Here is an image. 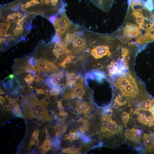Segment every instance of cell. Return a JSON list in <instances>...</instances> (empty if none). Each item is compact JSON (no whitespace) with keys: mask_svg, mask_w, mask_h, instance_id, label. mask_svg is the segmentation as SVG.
Segmentation results:
<instances>
[{"mask_svg":"<svg viewBox=\"0 0 154 154\" xmlns=\"http://www.w3.org/2000/svg\"><path fill=\"white\" fill-rule=\"evenodd\" d=\"M114 84L118 94L132 107H137L151 97L132 70L117 77Z\"/></svg>","mask_w":154,"mask_h":154,"instance_id":"obj_1","label":"cell"},{"mask_svg":"<svg viewBox=\"0 0 154 154\" xmlns=\"http://www.w3.org/2000/svg\"><path fill=\"white\" fill-rule=\"evenodd\" d=\"M112 116V113H102L99 135L101 139L111 140V144L116 147L122 143L124 132L121 124L115 117L113 119Z\"/></svg>","mask_w":154,"mask_h":154,"instance_id":"obj_2","label":"cell"},{"mask_svg":"<svg viewBox=\"0 0 154 154\" xmlns=\"http://www.w3.org/2000/svg\"><path fill=\"white\" fill-rule=\"evenodd\" d=\"M129 123L131 127L143 131H154V115L151 111L146 110L138 106L133 109Z\"/></svg>","mask_w":154,"mask_h":154,"instance_id":"obj_3","label":"cell"},{"mask_svg":"<svg viewBox=\"0 0 154 154\" xmlns=\"http://www.w3.org/2000/svg\"><path fill=\"white\" fill-rule=\"evenodd\" d=\"M115 31L124 42L131 41L143 35L141 30L135 25L124 21Z\"/></svg>","mask_w":154,"mask_h":154,"instance_id":"obj_4","label":"cell"},{"mask_svg":"<svg viewBox=\"0 0 154 154\" xmlns=\"http://www.w3.org/2000/svg\"><path fill=\"white\" fill-rule=\"evenodd\" d=\"M144 133L140 129L132 127L128 128L124 133L123 141L125 144L138 148L142 146Z\"/></svg>","mask_w":154,"mask_h":154,"instance_id":"obj_5","label":"cell"},{"mask_svg":"<svg viewBox=\"0 0 154 154\" xmlns=\"http://www.w3.org/2000/svg\"><path fill=\"white\" fill-rule=\"evenodd\" d=\"M48 103H47L44 99L41 100H37L31 106L30 113L27 117H30V118L35 117L40 114L44 110Z\"/></svg>","mask_w":154,"mask_h":154,"instance_id":"obj_6","label":"cell"},{"mask_svg":"<svg viewBox=\"0 0 154 154\" xmlns=\"http://www.w3.org/2000/svg\"><path fill=\"white\" fill-rule=\"evenodd\" d=\"M85 93L83 84L81 81L78 82L74 88L71 89L70 92L65 94L64 99L76 98H81Z\"/></svg>","mask_w":154,"mask_h":154,"instance_id":"obj_7","label":"cell"},{"mask_svg":"<svg viewBox=\"0 0 154 154\" xmlns=\"http://www.w3.org/2000/svg\"><path fill=\"white\" fill-rule=\"evenodd\" d=\"M143 149L146 153H154V134L151 133H144L143 139Z\"/></svg>","mask_w":154,"mask_h":154,"instance_id":"obj_8","label":"cell"},{"mask_svg":"<svg viewBox=\"0 0 154 154\" xmlns=\"http://www.w3.org/2000/svg\"><path fill=\"white\" fill-rule=\"evenodd\" d=\"M97 7L106 13L110 10L114 0H90Z\"/></svg>","mask_w":154,"mask_h":154,"instance_id":"obj_9","label":"cell"},{"mask_svg":"<svg viewBox=\"0 0 154 154\" xmlns=\"http://www.w3.org/2000/svg\"><path fill=\"white\" fill-rule=\"evenodd\" d=\"M135 42L139 46H144L147 44L154 41V33H145L135 39Z\"/></svg>","mask_w":154,"mask_h":154,"instance_id":"obj_10","label":"cell"},{"mask_svg":"<svg viewBox=\"0 0 154 154\" xmlns=\"http://www.w3.org/2000/svg\"><path fill=\"white\" fill-rule=\"evenodd\" d=\"M76 110L79 113L85 114H89L90 112V106L85 102H79L77 103Z\"/></svg>","mask_w":154,"mask_h":154,"instance_id":"obj_11","label":"cell"},{"mask_svg":"<svg viewBox=\"0 0 154 154\" xmlns=\"http://www.w3.org/2000/svg\"><path fill=\"white\" fill-rule=\"evenodd\" d=\"M79 124V129L82 133H86L90 128V123L88 120L80 119L78 121Z\"/></svg>","mask_w":154,"mask_h":154,"instance_id":"obj_12","label":"cell"},{"mask_svg":"<svg viewBox=\"0 0 154 154\" xmlns=\"http://www.w3.org/2000/svg\"><path fill=\"white\" fill-rule=\"evenodd\" d=\"M66 84L71 86L74 84L78 78V76L74 72L68 73L66 75Z\"/></svg>","mask_w":154,"mask_h":154,"instance_id":"obj_13","label":"cell"},{"mask_svg":"<svg viewBox=\"0 0 154 154\" xmlns=\"http://www.w3.org/2000/svg\"><path fill=\"white\" fill-rule=\"evenodd\" d=\"M81 147L77 149L76 145L74 144L72 145L70 147L65 148L63 149L62 152L69 154H78L81 150Z\"/></svg>","mask_w":154,"mask_h":154,"instance_id":"obj_14","label":"cell"},{"mask_svg":"<svg viewBox=\"0 0 154 154\" xmlns=\"http://www.w3.org/2000/svg\"><path fill=\"white\" fill-rule=\"evenodd\" d=\"M54 112H55L53 110L51 111L48 110L47 109L45 110L40 114L42 119L43 121L50 120L51 117Z\"/></svg>","mask_w":154,"mask_h":154,"instance_id":"obj_15","label":"cell"},{"mask_svg":"<svg viewBox=\"0 0 154 154\" xmlns=\"http://www.w3.org/2000/svg\"><path fill=\"white\" fill-rule=\"evenodd\" d=\"M55 134L57 136H60L64 133L66 130V125L62 126L59 124H56L53 127Z\"/></svg>","mask_w":154,"mask_h":154,"instance_id":"obj_16","label":"cell"},{"mask_svg":"<svg viewBox=\"0 0 154 154\" xmlns=\"http://www.w3.org/2000/svg\"><path fill=\"white\" fill-rule=\"evenodd\" d=\"M64 73L62 71H59L56 73L51 74V76L55 82L56 83H59L63 77Z\"/></svg>","mask_w":154,"mask_h":154,"instance_id":"obj_17","label":"cell"},{"mask_svg":"<svg viewBox=\"0 0 154 154\" xmlns=\"http://www.w3.org/2000/svg\"><path fill=\"white\" fill-rule=\"evenodd\" d=\"M0 35L1 36L7 37L8 36L6 33L9 28L10 25L9 23H1Z\"/></svg>","mask_w":154,"mask_h":154,"instance_id":"obj_18","label":"cell"},{"mask_svg":"<svg viewBox=\"0 0 154 154\" xmlns=\"http://www.w3.org/2000/svg\"><path fill=\"white\" fill-rule=\"evenodd\" d=\"M79 137L76 133L70 131L68 134L65 135V136L64 137V139H68L71 141H72L74 140L78 139Z\"/></svg>","mask_w":154,"mask_h":154,"instance_id":"obj_19","label":"cell"},{"mask_svg":"<svg viewBox=\"0 0 154 154\" xmlns=\"http://www.w3.org/2000/svg\"><path fill=\"white\" fill-rule=\"evenodd\" d=\"M73 57L74 56L72 55H68L63 61L60 63V65L62 67L64 68L65 67L67 64L70 63L72 62V59Z\"/></svg>","mask_w":154,"mask_h":154,"instance_id":"obj_20","label":"cell"},{"mask_svg":"<svg viewBox=\"0 0 154 154\" xmlns=\"http://www.w3.org/2000/svg\"><path fill=\"white\" fill-rule=\"evenodd\" d=\"M145 5L149 11H152L154 10V0H145Z\"/></svg>","mask_w":154,"mask_h":154,"instance_id":"obj_21","label":"cell"},{"mask_svg":"<svg viewBox=\"0 0 154 154\" xmlns=\"http://www.w3.org/2000/svg\"><path fill=\"white\" fill-rule=\"evenodd\" d=\"M154 33V21L149 23L145 29L143 34Z\"/></svg>","mask_w":154,"mask_h":154,"instance_id":"obj_22","label":"cell"},{"mask_svg":"<svg viewBox=\"0 0 154 154\" xmlns=\"http://www.w3.org/2000/svg\"><path fill=\"white\" fill-rule=\"evenodd\" d=\"M28 64L32 67H35L37 63V60L33 57H31L28 58L27 61Z\"/></svg>","mask_w":154,"mask_h":154,"instance_id":"obj_23","label":"cell"},{"mask_svg":"<svg viewBox=\"0 0 154 154\" xmlns=\"http://www.w3.org/2000/svg\"><path fill=\"white\" fill-rule=\"evenodd\" d=\"M43 148L47 151L52 148V143L50 141L45 140L44 142L42 145Z\"/></svg>","mask_w":154,"mask_h":154,"instance_id":"obj_24","label":"cell"},{"mask_svg":"<svg viewBox=\"0 0 154 154\" xmlns=\"http://www.w3.org/2000/svg\"><path fill=\"white\" fill-rule=\"evenodd\" d=\"M52 147L53 148H56L59 145L60 141L58 138L56 137L51 140Z\"/></svg>","mask_w":154,"mask_h":154,"instance_id":"obj_25","label":"cell"},{"mask_svg":"<svg viewBox=\"0 0 154 154\" xmlns=\"http://www.w3.org/2000/svg\"><path fill=\"white\" fill-rule=\"evenodd\" d=\"M97 77V79L99 81H101L105 77L104 73L99 71H95L93 72Z\"/></svg>","mask_w":154,"mask_h":154,"instance_id":"obj_26","label":"cell"},{"mask_svg":"<svg viewBox=\"0 0 154 154\" xmlns=\"http://www.w3.org/2000/svg\"><path fill=\"white\" fill-rule=\"evenodd\" d=\"M37 141H38V138L35 135L32 134L31 137V141L29 143V146L36 144V142Z\"/></svg>","mask_w":154,"mask_h":154,"instance_id":"obj_27","label":"cell"},{"mask_svg":"<svg viewBox=\"0 0 154 154\" xmlns=\"http://www.w3.org/2000/svg\"><path fill=\"white\" fill-rule=\"evenodd\" d=\"M37 71L36 74L33 77L34 81L37 83H39L41 81L40 75Z\"/></svg>","mask_w":154,"mask_h":154,"instance_id":"obj_28","label":"cell"},{"mask_svg":"<svg viewBox=\"0 0 154 154\" xmlns=\"http://www.w3.org/2000/svg\"><path fill=\"white\" fill-rule=\"evenodd\" d=\"M58 103V111L60 112H64V108L62 106L61 102V100L57 101Z\"/></svg>","mask_w":154,"mask_h":154,"instance_id":"obj_29","label":"cell"},{"mask_svg":"<svg viewBox=\"0 0 154 154\" xmlns=\"http://www.w3.org/2000/svg\"><path fill=\"white\" fill-rule=\"evenodd\" d=\"M81 137H82V139L84 142H88L90 141V138L86 135L83 134Z\"/></svg>","mask_w":154,"mask_h":154,"instance_id":"obj_30","label":"cell"},{"mask_svg":"<svg viewBox=\"0 0 154 154\" xmlns=\"http://www.w3.org/2000/svg\"><path fill=\"white\" fill-rule=\"evenodd\" d=\"M43 94L46 96L50 95V91L48 89H42Z\"/></svg>","mask_w":154,"mask_h":154,"instance_id":"obj_31","label":"cell"},{"mask_svg":"<svg viewBox=\"0 0 154 154\" xmlns=\"http://www.w3.org/2000/svg\"><path fill=\"white\" fill-rule=\"evenodd\" d=\"M31 92L32 94L34 95H37L39 94L38 89V88H33Z\"/></svg>","mask_w":154,"mask_h":154,"instance_id":"obj_32","label":"cell"},{"mask_svg":"<svg viewBox=\"0 0 154 154\" xmlns=\"http://www.w3.org/2000/svg\"><path fill=\"white\" fill-rule=\"evenodd\" d=\"M16 16L14 14H11L8 15L7 16V19H9L14 20Z\"/></svg>","mask_w":154,"mask_h":154,"instance_id":"obj_33","label":"cell"},{"mask_svg":"<svg viewBox=\"0 0 154 154\" xmlns=\"http://www.w3.org/2000/svg\"><path fill=\"white\" fill-rule=\"evenodd\" d=\"M48 72V70L47 69L45 68H41L40 70V74L42 73H46Z\"/></svg>","mask_w":154,"mask_h":154,"instance_id":"obj_34","label":"cell"},{"mask_svg":"<svg viewBox=\"0 0 154 154\" xmlns=\"http://www.w3.org/2000/svg\"><path fill=\"white\" fill-rule=\"evenodd\" d=\"M39 133V130L38 129H37V130L34 131L33 133V134L35 135L37 137V138H38V135Z\"/></svg>","mask_w":154,"mask_h":154,"instance_id":"obj_35","label":"cell"},{"mask_svg":"<svg viewBox=\"0 0 154 154\" xmlns=\"http://www.w3.org/2000/svg\"><path fill=\"white\" fill-rule=\"evenodd\" d=\"M0 103L2 105L4 104L5 101L3 97L0 96Z\"/></svg>","mask_w":154,"mask_h":154,"instance_id":"obj_36","label":"cell"},{"mask_svg":"<svg viewBox=\"0 0 154 154\" xmlns=\"http://www.w3.org/2000/svg\"><path fill=\"white\" fill-rule=\"evenodd\" d=\"M13 13L17 17L19 18H21L22 16V15L21 13L18 11L14 12Z\"/></svg>","mask_w":154,"mask_h":154,"instance_id":"obj_37","label":"cell"},{"mask_svg":"<svg viewBox=\"0 0 154 154\" xmlns=\"http://www.w3.org/2000/svg\"><path fill=\"white\" fill-rule=\"evenodd\" d=\"M24 98V97L21 95L19 96L17 98H16V99L17 101H22L23 100Z\"/></svg>","mask_w":154,"mask_h":154,"instance_id":"obj_38","label":"cell"},{"mask_svg":"<svg viewBox=\"0 0 154 154\" xmlns=\"http://www.w3.org/2000/svg\"><path fill=\"white\" fill-rule=\"evenodd\" d=\"M26 76L28 78L29 80H31L33 81L34 80V77L30 74H27Z\"/></svg>","mask_w":154,"mask_h":154,"instance_id":"obj_39","label":"cell"},{"mask_svg":"<svg viewBox=\"0 0 154 154\" xmlns=\"http://www.w3.org/2000/svg\"><path fill=\"white\" fill-rule=\"evenodd\" d=\"M46 140L48 141H50L51 139V136L48 133L46 134Z\"/></svg>","mask_w":154,"mask_h":154,"instance_id":"obj_40","label":"cell"},{"mask_svg":"<svg viewBox=\"0 0 154 154\" xmlns=\"http://www.w3.org/2000/svg\"><path fill=\"white\" fill-rule=\"evenodd\" d=\"M36 4L35 0H31V1L30 2V6H34Z\"/></svg>","mask_w":154,"mask_h":154,"instance_id":"obj_41","label":"cell"},{"mask_svg":"<svg viewBox=\"0 0 154 154\" xmlns=\"http://www.w3.org/2000/svg\"><path fill=\"white\" fill-rule=\"evenodd\" d=\"M4 109L5 111H7L9 110V107L6 102L4 106Z\"/></svg>","mask_w":154,"mask_h":154,"instance_id":"obj_42","label":"cell"},{"mask_svg":"<svg viewBox=\"0 0 154 154\" xmlns=\"http://www.w3.org/2000/svg\"><path fill=\"white\" fill-rule=\"evenodd\" d=\"M43 121L42 119H38L37 123L38 125L39 126H40L42 124Z\"/></svg>","mask_w":154,"mask_h":154,"instance_id":"obj_43","label":"cell"},{"mask_svg":"<svg viewBox=\"0 0 154 154\" xmlns=\"http://www.w3.org/2000/svg\"><path fill=\"white\" fill-rule=\"evenodd\" d=\"M29 3L30 2L28 1L25 3V9H27L30 6V5Z\"/></svg>","mask_w":154,"mask_h":154,"instance_id":"obj_44","label":"cell"},{"mask_svg":"<svg viewBox=\"0 0 154 154\" xmlns=\"http://www.w3.org/2000/svg\"><path fill=\"white\" fill-rule=\"evenodd\" d=\"M47 151V150L43 148L40 151V153L41 154H44L46 153Z\"/></svg>","mask_w":154,"mask_h":154,"instance_id":"obj_45","label":"cell"},{"mask_svg":"<svg viewBox=\"0 0 154 154\" xmlns=\"http://www.w3.org/2000/svg\"><path fill=\"white\" fill-rule=\"evenodd\" d=\"M33 81L30 80H29L27 82V84L28 85H30L33 83Z\"/></svg>","mask_w":154,"mask_h":154,"instance_id":"obj_46","label":"cell"},{"mask_svg":"<svg viewBox=\"0 0 154 154\" xmlns=\"http://www.w3.org/2000/svg\"><path fill=\"white\" fill-rule=\"evenodd\" d=\"M44 100L46 102L48 103V102L49 101V97L48 96L47 97L44 99Z\"/></svg>","mask_w":154,"mask_h":154,"instance_id":"obj_47","label":"cell"},{"mask_svg":"<svg viewBox=\"0 0 154 154\" xmlns=\"http://www.w3.org/2000/svg\"><path fill=\"white\" fill-rule=\"evenodd\" d=\"M21 9L22 10L24 11L25 10V6H24V5L22 4L21 5Z\"/></svg>","mask_w":154,"mask_h":154,"instance_id":"obj_48","label":"cell"},{"mask_svg":"<svg viewBox=\"0 0 154 154\" xmlns=\"http://www.w3.org/2000/svg\"><path fill=\"white\" fill-rule=\"evenodd\" d=\"M9 76L11 79H13L15 77V75L14 74H11Z\"/></svg>","mask_w":154,"mask_h":154,"instance_id":"obj_49","label":"cell"},{"mask_svg":"<svg viewBox=\"0 0 154 154\" xmlns=\"http://www.w3.org/2000/svg\"><path fill=\"white\" fill-rule=\"evenodd\" d=\"M45 132L46 134L48 133L47 129H46L45 130Z\"/></svg>","mask_w":154,"mask_h":154,"instance_id":"obj_50","label":"cell"}]
</instances>
